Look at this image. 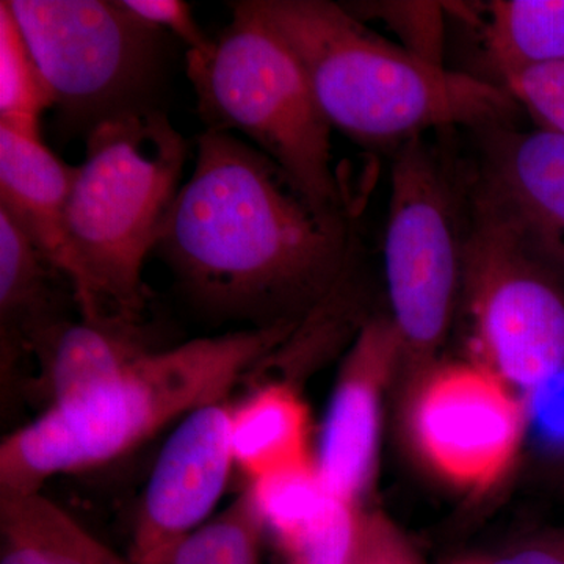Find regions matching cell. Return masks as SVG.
Returning a JSON list of instances; mask_svg holds the SVG:
<instances>
[{"mask_svg":"<svg viewBox=\"0 0 564 564\" xmlns=\"http://www.w3.org/2000/svg\"><path fill=\"white\" fill-rule=\"evenodd\" d=\"M356 247L348 212L318 209L258 148L204 131L155 250L204 310L267 328L311 313Z\"/></svg>","mask_w":564,"mask_h":564,"instance_id":"6da1fadb","label":"cell"},{"mask_svg":"<svg viewBox=\"0 0 564 564\" xmlns=\"http://www.w3.org/2000/svg\"><path fill=\"white\" fill-rule=\"evenodd\" d=\"M302 62L333 129L370 148L429 132L514 124L502 85L414 57L326 0H256Z\"/></svg>","mask_w":564,"mask_h":564,"instance_id":"7a4b0ae2","label":"cell"},{"mask_svg":"<svg viewBox=\"0 0 564 564\" xmlns=\"http://www.w3.org/2000/svg\"><path fill=\"white\" fill-rule=\"evenodd\" d=\"M295 328L245 329L148 352L107 383L3 437L0 494L41 492L51 478L113 462L169 423L226 402Z\"/></svg>","mask_w":564,"mask_h":564,"instance_id":"3957f363","label":"cell"},{"mask_svg":"<svg viewBox=\"0 0 564 564\" xmlns=\"http://www.w3.org/2000/svg\"><path fill=\"white\" fill-rule=\"evenodd\" d=\"M187 143L163 111L96 126L66 206L73 288L82 321L144 323V261L180 193Z\"/></svg>","mask_w":564,"mask_h":564,"instance_id":"277c9868","label":"cell"},{"mask_svg":"<svg viewBox=\"0 0 564 564\" xmlns=\"http://www.w3.org/2000/svg\"><path fill=\"white\" fill-rule=\"evenodd\" d=\"M187 76L207 131L243 133L318 207L345 214L332 165V132L295 52L256 0L231 3V22L202 51H187Z\"/></svg>","mask_w":564,"mask_h":564,"instance_id":"5b68a950","label":"cell"},{"mask_svg":"<svg viewBox=\"0 0 564 564\" xmlns=\"http://www.w3.org/2000/svg\"><path fill=\"white\" fill-rule=\"evenodd\" d=\"M469 229L467 158L429 133L397 148L384 270L393 326L415 355L432 352L447 333Z\"/></svg>","mask_w":564,"mask_h":564,"instance_id":"8992f818","label":"cell"},{"mask_svg":"<svg viewBox=\"0 0 564 564\" xmlns=\"http://www.w3.org/2000/svg\"><path fill=\"white\" fill-rule=\"evenodd\" d=\"M54 98L63 132L152 109L165 62L161 29L118 0H9Z\"/></svg>","mask_w":564,"mask_h":564,"instance_id":"52a82bcc","label":"cell"},{"mask_svg":"<svg viewBox=\"0 0 564 564\" xmlns=\"http://www.w3.org/2000/svg\"><path fill=\"white\" fill-rule=\"evenodd\" d=\"M464 276L494 372L530 389L554 381L564 370V284L473 203Z\"/></svg>","mask_w":564,"mask_h":564,"instance_id":"ba28073f","label":"cell"},{"mask_svg":"<svg viewBox=\"0 0 564 564\" xmlns=\"http://www.w3.org/2000/svg\"><path fill=\"white\" fill-rule=\"evenodd\" d=\"M470 132V203L564 284V135L514 124Z\"/></svg>","mask_w":564,"mask_h":564,"instance_id":"9c48e42d","label":"cell"},{"mask_svg":"<svg viewBox=\"0 0 564 564\" xmlns=\"http://www.w3.org/2000/svg\"><path fill=\"white\" fill-rule=\"evenodd\" d=\"M522 410L499 375L485 367L441 370L423 389L414 432L423 455L448 480L473 488L507 469L522 434Z\"/></svg>","mask_w":564,"mask_h":564,"instance_id":"30bf717a","label":"cell"},{"mask_svg":"<svg viewBox=\"0 0 564 564\" xmlns=\"http://www.w3.org/2000/svg\"><path fill=\"white\" fill-rule=\"evenodd\" d=\"M231 406L206 404L185 415L163 444L133 525L132 564H163L209 518L234 466Z\"/></svg>","mask_w":564,"mask_h":564,"instance_id":"8fae6325","label":"cell"},{"mask_svg":"<svg viewBox=\"0 0 564 564\" xmlns=\"http://www.w3.org/2000/svg\"><path fill=\"white\" fill-rule=\"evenodd\" d=\"M391 322L364 326L337 381L323 425L318 473L326 489L352 503L372 473L378 436V395L402 348Z\"/></svg>","mask_w":564,"mask_h":564,"instance_id":"7c38bea8","label":"cell"},{"mask_svg":"<svg viewBox=\"0 0 564 564\" xmlns=\"http://www.w3.org/2000/svg\"><path fill=\"white\" fill-rule=\"evenodd\" d=\"M152 351L144 323L68 318L44 329L29 345L36 369L25 380V397L44 413L99 388Z\"/></svg>","mask_w":564,"mask_h":564,"instance_id":"4fadbf2b","label":"cell"},{"mask_svg":"<svg viewBox=\"0 0 564 564\" xmlns=\"http://www.w3.org/2000/svg\"><path fill=\"white\" fill-rule=\"evenodd\" d=\"M76 174L77 166L66 165L41 139L0 126V209L68 276L70 284L74 262L65 217Z\"/></svg>","mask_w":564,"mask_h":564,"instance_id":"5bb4252c","label":"cell"},{"mask_svg":"<svg viewBox=\"0 0 564 564\" xmlns=\"http://www.w3.org/2000/svg\"><path fill=\"white\" fill-rule=\"evenodd\" d=\"M65 273L0 209V339L2 369H10L39 334L68 321L76 300Z\"/></svg>","mask_w":564,"mask_h":564,"instance_id":"9a60e30c","label":"cell"},{"mask_svg":"<svg viewBox=\"0 0 564 564\" xmlns=\"http://www.w3.org/2000/svg\"><path fill=\"white\" fill-rule=\"evenodd\" d=\"M473 7L475 13L458 3L462 14H455L477 28L488 80L500 85L519 70L564 63V0H491Z\"/></svg>","mask_w":564,"mask_h":564,"instance_id":"2e32d148","label":"cell"},{"mask_svg":"<svg viewBox=\"0 0 564 564\" xmlns=\"http://www.w3.org/2000/svg\"><path fill=\"white\" fill-rule=\"evenodd\" d=\"M310 413L302 397L284 381H269L231 406L234 464L251 478L267 477L310 462Z\"/></svg>","mask_w":564,"mask_h":564,"instance_id":"e0dca14e","label":"cell"},{"mask_svg":"<svg viewBox=\"0 0 564 564\" xmlns=\"http://www.w3.org/2000/svg\"><path fill=\"white\" fill-rule=\"evenodd\" d=\"M109 551L43 494H0V564H106Z\"/></svg>","mask_w":564,"mask_h":564,"instance_id":"ac0fdd59","label":"cell"},{"mask_svg":"<svg viewBox=\"0 0 564 564\" xmlns=\"http://www.w3.org/2000/svg\"><path fill=\"white\" fill-rule=\"evenodd\" d=\"M248 492L263 529L284 552L321 521L334 497L313 459L258 478Z\"/></svg>","mask_w":564,"mask_h":564,"instance_id":"d6986e66","label":"cell"},{"mask_svg":"<svg viewBox=\"0 0 564 564\" xmlns=\"http://www.w3.org/2000/svg\"><path fill=\"white\" fill-rule=\"evenodd\" d=\"M54 98L9 0L0 2V126L22 135L41 139L44 111Z\"/></svg>","mask_w":564,"mask_h":564,"instance_id":"ffe728a7","label":"cell"},{"mask_svg":"<svg viewBox=\"0 0 564 564\" xmlns=\"http://www.w3.org/2000/svg\"><path fill=\"white\" fill-rule=\"evenodd\" d=\"M263 525L245 491L217 518L188 534L163 564H261Z\"/></svg>","mask_w":564,"mask_h":564,"instance_id":"44dd1931","label":"cell"},{"mask_svg":"<svg viewBox=\"0 0 564 564\" xmlns=\"http://www.w3.org/2000/svg\"><path fill=\"white\" fill-rule=\"evenodd\" d=\"M345 10L361 22L380 20L402 41L404 51L432 65H444L447 9L440 2H347Z\"/></svg>","mask_w":564,"mask_h":564,"instance_id":"7402d4cb","label":"cell"},{"mask_svg":"<svg viewBox=\"0 0 564 564\" xmlns=\"http://www.w3.org/2000/svg\"><path fill=\"white\" fill-rule=\"evenodd\" d=\"M359 525L351 503L334 496L321 521L284 552L289 564H351Z\"/></svg>","mask_w":564,"mask_h":564,"instance_id":"603a6c76","label":"cell"},{"mask_svg":"<svg viewBox=\"0 0 564 564\" xmlns=\"http://www.w3.org/2000/svg\"><path fill=\"white\" fill-rule=\"evenodd\" d=\"M536 122L564 135V63L519 70L500 82Z\"/></svg>","mask_w":564,"mask_h":564,"instance_id":"cb8c5ba5","label":"cell"},{"mask_svg":"<svg viewBox=\"0 0 564 564\" xmlns=\"http://www.w3.org/2000/svg\"><path fill=\"white\" fill-rule=\"evenodd\" d=\"M120 3L140 21L172 32L187 44L188 51H202L209 44V36L196 24L188 3L181 0H121Z\"/></svg>","mask_w":564,"mask_h":564,"instance_id":"d4e9b609","label":"cell"},{"mask_svg":"<svg viewBox=\"0 0 564 564\" xmlns=\"http://www.w3.org/2000/svg\"><path fill=\"white\" fill-rule=\"evenodd\" d=\"M351 564H417L403 541L381 522L359 525L358 544Z\"/></svg>","mask_w":564,"mask_h":564,"instance_id":"484cf974","label":"cell"},{"mask_svg":"<svg viewBox=\"0 0 564 564\" xmlns=\"http://www.w3.org/2000/svg\"><path fill=\"white\" fill-rule=\"evenodd\" d=\"M492 564H564V536L525 545Z\"/></svg>","mask_w":564,"mask_h":564,"instance_id":"4316f807","label":"cell"},{"mask_svg":"<svg viewBox=\"0 0 564 564\" xmlns=\"http://www.w3.org/2000/svg\"><path fill=\"white\" fill-rule=\"evenodd\" d=\"M106 564H132L131 562H126V560L120 558L113 551H109L107 554Z\"/></svg>","mask_w":564,"mask_h":564,"instance_id":"83f0119b","label":"cell"}]
</instances>
